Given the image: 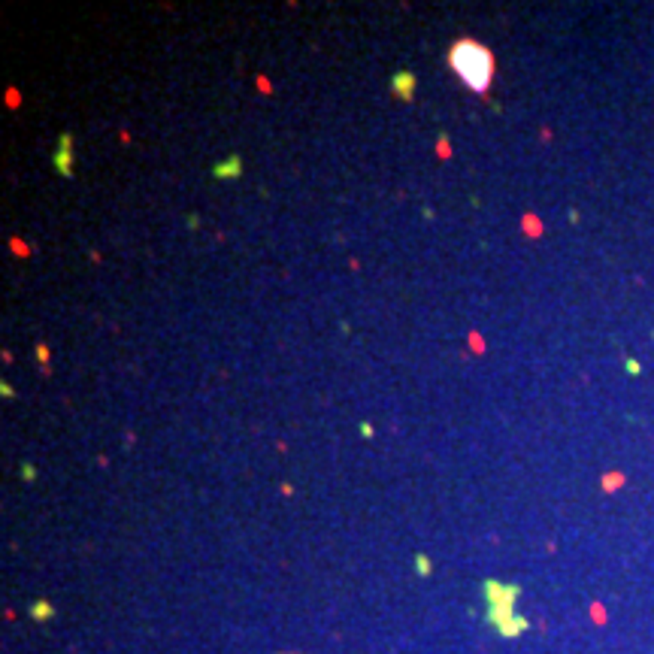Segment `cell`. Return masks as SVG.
<instances>
[{
    "label": "cell",
    "instance_id": "obj_1",
    "mask_svg": "<svg viewBox=\"0 0 654 654\" xmlns=\"http://www.w3.org/2000/svg\"><path fill=\"white\" fill-rule=\"evenodd\" d=\"M448 67L463 82V88L485 94L494 82V52L476 40H458L448 49Z\"/></svg>",
    "mask_w": 654,
    "mask_h": 654
},
{
    "label": "cell",
    "instance_id": "obj_2",
    "mask_svg": "<svg viewBox=\"0 0 654 654\" xmlns=\"http://www.w3.org/2000/svg\"><path fill=\"white\" fill-rule=\"evenodd\" d=\"M482 588H485V600H488V624L497 630V633L512 640V636H518L530 627L527 618L515 615V597H518V588H515V584L488 579Z\"/></svg>",
    "mask_w": 654,
    "mask_h": 654
},
{
    "label": "cell",
    "instance_id": "obj_3",
    "mask_svg": "<svg viewBox=\"0 0 654 654\" xmlns=\"http://www.w3.org/2000/svg\"><path fill=\"white\" fill-rule=\"evenodd\" d=\"M55 170H58L64 179H73V134H61V136H58Z\"/></svg>",
    "mask_w": 654,
    "mask_h": 654
},
{
    "label": "cell",
    "instance_id": "obj_4",
    "mask_svg": "<svg viewBox=\"0 0 654 654\" xmlns=\"http://www.w3.org/2000/svg\"><path fill=\"white\" fill-rule=\"evenodd\" d=\"M209 176L215 179V182H231V179H240V176H242V158H240V155H227L224 161L212 164Z\"/></svg>",
    "mask_w": 654,
    "mask_h": 654
},
{
    "label": "cell",
    "instance_id": "obj_5",
    "mask_svg": "<svg viewBox=\"0 0 654 654\" xmlns=\"http://www.w3.org/2000/svg\"><path fill=\"white\" fill-rule=\"evenodd\" d=\"M415 85H418V79H415V73H409V70H400V73L391 76V91H394V97H400V101H412Z\"/></svg>",
    "mask_w": 654,
    "mask_h": 654
},
{
    "label": "cell",
    "instance_id": "obj_6",
    "mask_svg": "<svg viewBox=\"0 0 654 654\" xmlns=\"http://www.w3.org/2000/svg\"><path fill=\"white\" fill-rule=\"evenodd\" d=\"M30 615H34L36 621H49L52 615H55V606H52L49 600H36V603L30 606Z\"/></svg>",
    "mask_w": 654,
    "mask_h": 654
},
{
    "label": "cell",
    "instance_id": "obj_7",
    "mask_svg": "<svg viewBox=\"0 0 654 654\" xmlns=\"http://www.w3.org/2000/svg\"><path fill=\"white\" fill-rule=\"evenodd\" d=\"M415 567H418V576H430V558L428 554H415Z\"/></svg>",
    "mask_w": 654,
    "mask_h": 654
},
{
    "label": "cell",
    "instance_id": "obj_8",
    "mask_svg": "<svg viewBox=\"0 0 654 654\" xmlns=\"http://www.w3.org/2000/svg\"><path fill=\"white\" fill-rule=\"evenodd\" d=\"M21 478H25V482H34V478H36V470H34V463H21Z\"/></svg>",
    "mask_w": 654,
    "mask_h": 654
},
{
    "label": "cell",
    "instance_id": "obj_9",
    "mask_svg": "<svg viewBox=\"0 0 654 654\" xmlns=\"http://www.w3.org/2000/svg\"><path fill=\"white\" fill-rule=\"evenodd\" d=\"M624 370L630 372V376H640V372H642V363L633 361V357H627V361H624Z\"/></svg>",
    "mask_w": 654,
    "mask_h": 654
},
{
    "label": "cell",
    "instance_id": "obj_10",
    "mask_svg": "<svg viewBox=\"0 0 654 654\" xmlns=\"http://www.w3.org/2000/svg\"><path fill=\"white\" fill-rule=\"evenodd\" d=\"M185 224H188V231H197V227H200V215H194V212H191V215L185 218Z\"/></svg>",
    "mask_w": 654,
    "mask_h": 654
},
{
    "label": "cell",
    "instance_id": "obj_11",
    "mask_svg": "<svg viewBox=\"0 0 654 654\" xmlns=\"http://www.w3.org/2000/svg\"><path fill=\"white\" fill-rule=\"evenodd\" d=\"M372 433H376V430H372V424H370V421H363V424H361V436H367V439H370Z\"/></svg>",
    "mask_w": 654,
    "mask_h": 654
},
{
    "label": "cell",
    "instance_id": "obj_12",
    "mask_svg": "<svg viewBox=\"0 0 654 654\" xmlns=\"http://www.w3.org/2000/svg\"><path fill=\"white\" fill-rule=\"evenodd\" d=\"M0 394H3V397H15V391L10 388V382H0Z\"/></svg>",
    "mask_w": 654,
    "mask_h": 654
}]
</instances>
